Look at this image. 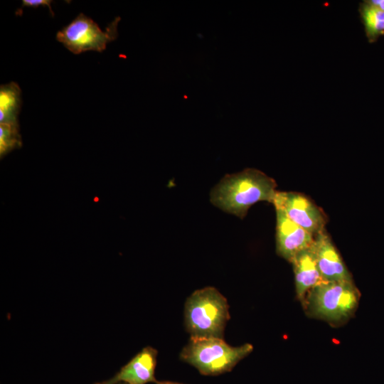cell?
<instances>
[{"label": "cell", "instance_id": "obj_8", "mask_svg": "<svg viewBox=\"0 0 384 384\" xmlns=\"http://www.w3.org/2000/svg\"><path fill=\"white\" fill-rule=\"evenodd\" d=\"M276 251L278 255L291 262L300 252L311 247L314 235L276 210Z\"/></svg>", "mask_w": 384, "mask_h": 384}, {"label": "cell", "instance_id": "obj_14", "mask_svg": "<svg viewBox=\"0 0 384 384\" xmlns=\"http://www.w3.org/2000/svg\"><path fill=\"white\" fill-rule=\"evenodd\" d=\"M52 2L50 0H23L22 6L36 8L40 6H46L49 8L50 14L54 16V12L52 11L50 6Z\"/></svg>", "mask_w": 384, "mask_h": 384}, {"label": "cell", "instance_id": "obj_2", "mask_svg": "<svg viewBox=\"0 0 384 384\" xmlns=\"http://www.w3.org/2000/svg\"><path fill=\"white\" fill-rule=\"evenodd\" d=\"M229 319L227 299L215 287L197 289L186 301L185 326L191 338H223Z\"/></svg>", "mask_w": 384, "mask_h": 384}, {"label": "cell", "instance_id": "obj_15", "mask_svg": "<svg viewBox=\"0 0 384 384\" xmlns=\"http://www.w3.org/2000/svg\"><path fill=\"white\" fill-rule=\"evenodd\" d=\"M368 1L384 11V0H370Z\"/></svg>", "mask_w": 384, "mask_h": 384}, {"label": "cell", "instance_id": "obj_9", "mask_svg": "<svg viewBox=\"0 0 384 384\" xmlns=\"http://www.w3.org/2000/svg\"><path fill=\"white\" fill-rule=\"evenodd\" d=\"M157 351L152 347L144 348L110 379L101 384H146L155 383Z\"/></svg>", "mask_w": 384, "mask_h": 384}, {"label": "cell", "instance_id": "obj_11", "mask_svg": "<svg viewBox=\"0 0 384 384\" xmlns=\"http://www.w3.org/2000/svg\"><path fill=\"white\" fill-rule=\"evenodd\" d=\"M21 89L11 82L0 87V123L18 124V115L21 110Z\"/></svg>", "mask_w": 384, "mask_h": 384}, {"label": "cell", "instance_id": "obj_17", "mask_svg": "<svg viewBox=\"0 0 384 384\" xmlns=\"http://www.w3.org/2000/svg\"><path fill=\"white\" fill-rule=\"evenodd\" d=\"M119 384H126V383H119Z\"/></svg>", "mask_w": 384, "mask_h": 384}, {"label": "cell", "instance_id": "obj_16", "mask_svg": "<svg viewBox=\"0 0 384 384\" xmlns=\"http://www.w3.org/2000/svg\"><path fill=\"white\" fill-rule=\"evenodd\" d=\"M156 384H183L171 381H157Z\"/></svg>", "mask_w": 384, "mask_h": 384}, {"label": "cell", "instance_id": "obj_5", "mask_svg": "<svg viewBox=\"0 0 384 384\" xmlns=\"http://www.w3.org/2000/svg\"><path fill=\"white\" fill-rule=\"evenodd\" d=\"M119 20L117 17L103 31L92 19L80 14L57 33L56 39L74 54L87 50L102 52L107 43L117 38Z\"/></svg>", "mask_w": 384, "mask_h": 384}, {"label": "cell", "instance_id": "obj_12", "mask_svg": "<svg viewBox=\"0 0 384 384\" xmlns=\"http://www.w3.org/2000/svg\"><path fill=\"white\" fill-rule=\"evenodd\" d=\"M359 11L368 41H375L384 34V11L365 1L361 4Z\"/></svg>", "mask_w": 384, "mask_h": 384}, {"label": "cell", "instance_id": "obj_18", "mask_svg": "<svg viewBox=\"0 0 384 384\" xmlns=\"http://www.w3.org/2000/svg\"><path fill=\"white\" fill-rule=\"evenodd\" d=\"M96 384H101V383H96Z\"/></svg>", "mask_w": 384, "mask_h": 384}, {"label": "cell", "instance_id": "obj_7", "mask_svg": "<svg viewBox=\"0 0 384 384\" xmlns=\"http://www.w3.org/2000/svg\"><path fill=\"white\" fill-rule=\"evenodd\" d=\"M311 248L325 281L353 282L351 273L325 229L314 235Z\"/></svg>", "mask_w": 384, "mask_h": 384}, {"label": "cell", "instance_id": "obj_3", "mask_svg": "<svg viewBox=\"0 0 384 384\" xmlns=\"http://www.w3.org/2000/svg\"><path fill=\"white\" fill-rule=\"evenodd\" d=\"M252 350L250 343L232 346L223 338H190L180 358L203 375H218L232 370Z\"/></svg>", "mask_w": 384, "mask_h": 384}, {"label": "cell", "instance_id": "obj_13", "mask_svg": "<svg viewBox=\"0 0 384 384\" xmlns=\"http://www.w3.org/2000/svg\"><path fill=\"white\" fill-rule=\"evenodd\" d=\"M21 146L18 124L0 123V154L3 157Z\"/></svg>", "mask_w": 384, "mask_h": 384}, {"label": "cell", "instance_id": "obj_4", "mask_svg": "<svg viewBox=\"0 0 384 384\" xmlns=\"http://www.w3.org/2000/svg\"><path fill=\"white\" fill-rule=\"evenodd\" d=\"M360 297L353 282H325L309 292L303 306L314 317L337 322L354 313Z\"/></svg>", "mask_w": 384, "mask_h": 384}, {"label": "cell", "instance_id": "obj_10", "mask_svg": "<svg viewBox=\"0 0 384 384\" xmlns=\"http://www.w3.org/2000/svg\"><path fill=\"white\" fill-rule=\"evenodd\" d=\"M290 262L294 269L297 296L304 305L309 292L326 281L320 273L311 247L298 253Z\"/></svg>", "mask_w": 384, "mask_h": 384}, {"label": "cell", "instance_id": "obj_1", "mask_svg": "<svg viewBox=\"0 0 384 384\" xmlns=\"http://www.w3.org/2000/svg\"><path fill=\"white\" fill-rule=\"evenodd\" d=\"M273 178L255 169L226 174L210 191L213 205L243 219L250 208L260 201L273 202L277 191Z\"/></svg>", "mask_w": 384, "mask_h": 384}, {"label": "cell", "instance_id": "obj_6", "mask_svg": "<svg viewBox=\"0 0 384 384\" xmlns=\"http://www.w3.org/2000/svg\"><path fill=\"white\" fill-rule=\"evenodd\" d=\"M272 204L289 220L314 235L324 230L326 219L306 196L291 191H277Z\"/></svg>", "mask_w": 384, "mask_h": 384}]
</instances>
